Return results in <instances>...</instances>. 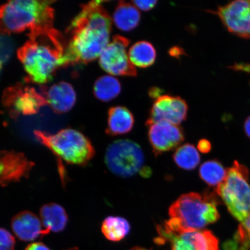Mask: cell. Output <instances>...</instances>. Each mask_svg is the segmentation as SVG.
I'll return each instance as SVG.
<instances>
[{"label":"cell","instance_id":"6da1fadb","mask_svg":"<svg viewBox=\"0 0 250 250\" xmlns=\"http://www.w3.org/2000/svg\"><path fill=\"white\" fill-rule=\"evenodd\" d=\"M101 1L83 4L68 27L65 51L68 64H87L99 57L108 44L112 20Z\"/></svg>","mask_w":250,"mask_h":250},{"label":"cell","instance_id":"7a4b0ae2","mask_svg":"<svg viewBox=\"0 0 250 250\" xmlns=\"http://www.w3.org/2000/svg\"><path fill=\"white\" fill-rule=\"evenodd\" d=\"M29 39L19 49L18 57L29 76V81L43 84L52 79L56 71L68 65L65 51L67 42L54 27L31 30Z\"/></svg>","mask_w":250,"mask_h":250},{"label":"cell","instance_id":"3957f363","mask_svg":"<svg viewBox=\"0 0 250 250\" xmlns=\"http://www.w3.org/2000/svg\"><path fill=\"white\" fill-rule=\"evenodd\" d=\"M217 206V199L211 193H186L170 206V219L164 226L175 233L202 230L220 218Z\"/></svg>","mask_w":250,"mask_h":250},{"label":"cell","instance_id":"277c9868","mask_svg":"<svg viewBox=\"0 0 250 250\" xmlns=\"http://www.w3.org/2000/svg\"><path fill=\"white\" fill-rule=\"evenodd\" d=\"M55 1L15 0L0 6V33L10 35L40 27H53Z\"/></svg>","mask_w":250,"mask_h":250},{"label":"cell","instance_id":"5b68a950","mask_svg":"<svg viewBox=\"0 0 250 250\" xmlns=\"http://www.w3.org/2000/svg\"><path fill=\"white\" fill-rule=\"evenodd\" d=\"M34 134L40 143L68 164L85 166L95 155L90 140L79 131L68 128L54 134L40 130Z\"/></svg>","mask_w":250,"mask_h":250},{"label":"cell","instance_id":"8992f818","mask_svg":"<svg viewBox=\"0 0 250 250\" xmlns=\"http://www.w3.org/2000/svg\"><path fill=\"white\" fill-rule=\"evenodd\" d=\"M249 171L245 166L234 162L227 168L226 179L216 188L218 195L226 205L228 211L240 223L250 212Z\"/></svg>","mask_w":250,"mask_h":250},{"label":"cell","instance_id":"52a82bcc","mask_svg":"<svg viewBox=\"0 0 250 250\" xmlns=\"http://www.w3.org/2000/svg\"><path fill=\"white\" fill-rule=\"evenodd\" d=\"M105 163L115 175L127 178L144 170L145 156L139 145L132 140H119L111 144L106 151Z\"/></svg>","mask_w":250,"mask_h":250},{"label":"cell","instance_id":"ba28073f","mask_svg":"<svg viewBox=\"0 0 250 250\" xmlns=\"http://www.w3.org/2000/svg\"><path fill=\"white\" fill-rule=\"evenodd\" d=\"M158 244L170 243L171 250H219L217 237L209 230H189L175 233L164 224L157 228Z\"/></svg>","mask_w":250,"mask_h":250},{"label":"cell","instance_id":"9c48e42d","mask_svg":"<svg viewBox=\"0 0 250 250\" xmlns=\"http://www.w3.org/2000/svg\"><path fill=\"white\" fill-rule=\"evenodd\" d=\"M130 40L116 35L99 56V64L106 73L115 76L136 77L137 70L127 52Z\"/></svg>","mask_w":250,"mask_h":250},{"label":"cell","instance_id":"30bf717a","mask_svg":"<svg viewBox=\"0 0 250 250\" xmlns=\"http://www.w3.org/2000/svg\"><path fill=\"white\" fill-rule=\"evenodd\" d=\"M2 102L14 117L20 114H36L43 106L48 105L45 91L43 93L37 92L34 87L22 83L6 89Z\"/></svg>","mask_w":250,"mask_h":250},{"label":"cell","instance_id":"8fae6325","mask_svg":"<svg viewBox=\"0 0 250 250\" xmlns=\"http://www.w3.org/2000/svg\"><path fill=\"white\" fill-rule=\"evenodd\" d=\"M208 12L216 15L231 34L250 39V0H236Z\"/></svg>","mask_w":250,"mask_h":250},{"label":"cell","instance_id":"7c38bea8","mask_svg":"<svg viewBox=\"0 0 250 250\" xmlns=\"http://www.w3.org/2000/svg\"><path fill=\"white\" fill-rule=\"evenodd\" d=\"M188 106L187 102L179 96L164 95L155 99L146 126L158 123H167L179 125L186 121Z\"/></svg>","mask_w":250,"mask_h":250},{"label":"cell","instance_id":"4fadbf2b","mask_svg":"<svg viewBox=\"0 0 250 250\" xmlns=\"http://www.w3.org/2000/svg\"><path fill=\"white\" fill-rule=\"evenodd\" d=\"M34 166L23 153L13 150L0 151V186L5 187L29 177Z\"/></svg>","mask_w":250,"mask_h":250},{"label":"cell","instance_id":"5bb4252c","mask_svg":"<svg viewBox=\"0 0 250 250\" xmlns=\"http://www.w3.org/2000/svg\"><path fill=\"white\" fill-rule=\"evenodd\" d=\"M148 127L149 143L156 156L176 148L184 140L183 130L179 125L158 123Z\"/></svg>","mask_w":250,"mask_h":250},{"label":"cell","instance_id":"9a60e30c","mask_svg":"<svg viewBox=\"0 0 250 250\" xmlns=\"http://www.w3.org/2000/svg\"><path fill=\"white\" fill-rule=\"evenodd\" d=\"M11 228L15 236L23 242H31L50 232L43 226L37 215L30 211L19 212L12 218Z\"/></svg>","mask_w":250,"mask_h":250},{"label":"cell","instance_id":"2e32d148","mask_svg":"<svg viewBox=\"0 0 250 250\" xmlns=\"http://www.w3.org/2000/svg\"><path fill=\"white\" fill-rule=\"evenodd\" d=\"M47 103L56 113L69 111L76 102V93L70 83L61 82L45 92Z\"/></svg>","mask_w":250,"mask_h":250},{"label":"cell","instance_id":"e0dca14e","mask_svg":"<svg viewBox=\"0 0 250 250\" xmlns=\"http://www.w3.org/2000/svg\"><path fill=\"white\" fill-rule=\"evenodd\" d=\"M133 115L126 107L114 106L109 109L106 133L111 136L123 135L133 129Z\"/></svg>","mask_w":250,"mask_h":250},{"label":"cell","instance_id":"ac0fdd59","mask_svg":"<svg viewBox=\"0 0 250 250\" xmlns=\"http://www.w3.org/2000/svg\"><path fill=\"white\" fill-rule=\"evenodd\" d=\"M40 215L43 226L49 232H62L68 223L66 211L57 203H51L42 206L40 208Z\"/></svg>","mask_w":250,"mask_h":250},{"label":"cell","instance_id":"d6986e66","mask_svg":"<svg viewBox=\"0 0 250 250\" xmlns=\"http://www.w3.org/2000/svg\"><path fill=\"white\" fill-rule=\"evenodd\" d=\"M141 15L138 9L129 2H119L113 14L115 26L123 31H130L138 26Z\"/></svg>","mask_w":250,"mask_h":250},{"label":"cell","instance_id":"ffe728a7","mask_svg":"<svg viewBox=\"0 0 250 250\" xmlns=\"http://www.w3.org/2000/svg\"><path fill=\"white\" fill-rule=\"evenodd\" d=\"M128 55L134 66L144 68L154 64L156 52L151 43L146 41H140L131 46Z\"/></svg>","mask_w":250,"mask_h":250},{"label":"cell","instance_id":"44dd1931","mask_svg":"<svg viewBox=\"0 0 250 250\" xmlns=\"http://www.w3.org/2000/svg\"><path fill=\"white\" fill-rule=\"evenodd\" d=\"M130 226L126 219L117 216H109L104 219L102 226L103 234L112 242H119L129 233Z\"/></svg>","mask_w":250,"mask_h":250},{"label":"cell","instance_id":"7402d4cb","mask_svg":"<svg viewBox=\"0 0 250 250\" xmlns=\"http://www.w3.org/2000/svg\"><path fill=\"white\" fill-rule=\"evenodd\" d=\"M121 84L114 77L104 76L98 78L94 85V95L103 102H108L117 98L121 92Z\"/></svg>","mask_w":250,"mask_h":250},{"label":"cell","instance_id":"603a6c76","mask_svg":"<svg viewBox=\"0 0 250 250\" xmlns=\"http://www.w3.org/2000/svg\"><path fill=\"white\" fill-rule=\"evenodd\" d=\"M227 169L220 162L215 160L208 161L200 167L199 176L208 186L218 187L226 179Z\"/></svg>","mask_w":250,"mask_h":250},{"label":"cell","instance_id":"cb8c5ba5","mask_svg":"<svg viewBox=\"0 0 250 250\" xmlns=\"http://www.w3.org/2000/svg\"><path fill=\"white\" fill-rule=\"evenodd\" d=\"M173 159L178 167L184 170H192L199 165L201 156L194 146L186 144L176 149Z\"/></svg>","mask_w":250,"mask_h":250},{"label":"cell","instance_id":"d4e9b609","mask_svg":"<svg viewBox=\"0 0 250 250\" xmlns=\"http://www.w3.org/2000/svg\"><path fill=\"white\" fill-rule=\"evenodd\" d=\"M234 242L242 245L241 250H247L250 246V212L246 220L240 223L234 237Z\"/></svg>","mask_w":250,"mask_h":250},{"label":"cell","instance_id":"484cf974","mask_svg":"<svg viewBox=\"0 0 250 250\" xmlns=\"http://www.w3.org/2000/svg\"><path fill=\"white\" fill-rule=\"evenodd\" d=\"M12 49L13 47L10 41L0 35V70L11 56Z\"/></svg>","mask_w":250,"mask_h":250},{"label":"cell","instance_id":"4316f807","mask_svg":"<svg viewBox=\"0 0 250 250\" xmlns=\"http://www.w3.org/2000/svg\"><path fill=\"white\" fill-rule=\"evenodd\" d=\"M15 239L7 229L0 227V250H14Z\"/></svg>","mask_w":250,"mask_h":250},{"label":"cell","instance_id":"83f0119b","mask_svg":"<svg viewBox=\"0 0 250 250\" xmlns=\"http://www.w3.org/2000/svg\"><path fill=\"white\" fill-rule=\"evenodd\" d=\"M133 4L143 11H148L155 7L157 1H132Z\"/></svg>","mask_w":250,"mask_h":250},{"label":"cell","instance_id":"f1b7e54d","mask_svg":"<svg viewBox=\"0 0 250 250\" xmlns=\"http://www.w3.org/2000/svg\"><path fill=\"white\" fill-rule=\"evenodd\" d=\"M230 69L236 71L245 72V73L250 74V62L249 63H244V62H239L235 63L229 67Z\"/></svg>","mask_w":250,"mask_h":250},{"label":"cell","instance_id":"f546056e","mask_svg":"<svg viewBox=\"0 0 250 250\" xmlns=\"http://www.w3.org/2000/svg\"><path fill=\"white\" fill-rule=\"evenodd\" d=\"M198 148L200 152L207 154V153L210 151L211 148V143L208 140L202 139L198 143Z\"/></svg>","mask_w":250,"mask_h":250},{"label":"cell","instance_id":"4dcf8cb0","mask_svg":"<svg viewBox=\"0 0 250 250\" xmlns=\"http://www.w3.org/2000/svg\"><path fill=\"white\" fill-rule=\"evenodd\" d=\"M25 250H50L44 244L41 242H36L30 244Z\"/></svg>","mask_w":250,"mask_h":250},{"label":"cell","instance_id":"1f68e13d","mask_svg":"<svg viewBox=\"0 0 250 250\" xmlns=\"http://www.w3.org/2000/svg\"><path fill=\"white\" fill-rule=\"evenodd\" d=\"M244 130L246 134V136L250 139V115L248 118L244 123Z\"/></svg>","mask_w":250,"mask_h":250},{"label":"cell","instance_id":"d6a6232c","mask_svg":"<svg viewBox=\"0 0 250 250\" xmlns=\"http://www.w3.org/2000/svg\"><path fill=\"white\" fill-rule=\"evenodd\" d=\"M161 90L156 87H154L149 90V95L152 98L157 99L159 96H161Z\"/></svg>","mask_w":250,"mask_h":250},{"label":"cell","instance_id":"836d02e7","mask_svg":"<svg viewBox=\"0 0 250 250\" xmlns=\"http://www.w3.org/2000/svg\"><path fill=\"white\" fill-rule=\"evenodd\" d=\"M130 250H149L147 249L139 248V247H136V248H134L132 249H131Z\"/></svg>","mask_w":250,"mask_h":250},{"label":"cell","instance_id":"e575fe53","mask_svg":"<svg viewBox=\"0 0 250 250\" xmlns=\"http://www.w3.org/2000/svg\"><path fill=\"white\" fill-rule=\"evenodd\" d=\"M80 250L79 249L77 248H71L70 249H68V250Z\"/></svg>","mask_w":250,"mask_h":250}]
</instances>
